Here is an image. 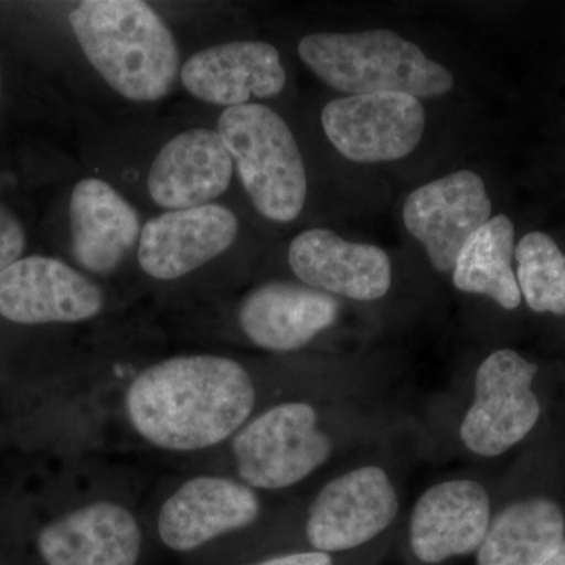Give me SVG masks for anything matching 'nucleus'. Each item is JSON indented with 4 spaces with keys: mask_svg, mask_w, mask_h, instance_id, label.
Masks as SVG:
<instances>
[{
    "mask_svg": "<svg viewBox=\"0 0 565 565\" xmlns=\"http://www.w3.org/2000/svg\"><path fill=\"white\" fill-rule=\"evenodd\" d=\"M243 364L225 356H177L137 375L126 396L129 419L150 444L196 451L236 433L255 407Z\"/></svg>",
    "mask_w": 565,
    "mask_h": 565,
    "instance_id": "1",
    "label": "nucleus"
},
{
    "mask_svg": "<svg viewBox=\"0 0 565 565\" xmlns=\"http://www.w3.org/2000/svg\"><path fill=\"white\" fill-rule=\"evenodd\" d=\"M82 51L125 98L162 99L180 73V50L162 18L140 0H88L70 13Z\"/></svg>",
    "mask_w": 565,
    "mask_h": 565,
    "instance_id": "2",
    "label": "nucleus"
},
{
    "mask_svg": "<svg viewBox=\"0 0 565 565\" xmlns=\"http://www.w3.org/2000/svg\"><path fill=\"white\" fill-rule=\"evenodd\" d=\"M299 55L319 79L351 96L407 93L434 98L455 88L448 68L393 31L311 33L300 41Z\"/></svg>",
    "mask_w": 565,
    "mask_h": 565,
    "instance_id": "3",
    "label": "nucleus"
},
{
    "mask_svg": "<svg viewBox=\"0 0 565 565\" xmlns=\"http://www.w3.org/2000/svg\"><path fill=\"white\" fill-rule=\"evenodd\" d=\"M217 132L259 214L274 222L294 221L307 200V173L299 145L280 115L262 104L228 107Z\"/></svg>",
    "mask_w": 565,
    "mask_h": 565,
    "instance_id": "4",
    "label": "nucleus"
},
{
    "mask_svg": "<svg viewBox=\"0 0 565 565\" xmlns=\"http://www.w3.org/2000/svg\"><path fill=\"white\" fill-rule=\"evenodd\" d=\"M332 440L307 403H282L234 437L237 471L252 489L280 490L303 481L332 456Z\"/></svg>",
    "mask_w": 565,
    "mask_h": 565,
    "instance_id": "5",
    "label": "nucleus"
},
{
    "mask_svg": "<svg viewBox=\"0 0 565 565\" xmlns=\"http://www.w3.org/2000/svg\"><path fill=\"white\" fill-rule=\"evenodd\" d=\"M537 364L512 349L487 356L476 371L473 403L460 424V440L479 457H498L525 440L541 418L533 384Z\"/></svg>",
    "mask_w": 565,
    "mask_h": 565,
    "instance_id": "6",
    "label": "nucleus"
},
{
    "mask_svg": "<svg viewBox=\"0 0 565 565\" xmlns=\"http://www.w3.org/2000/svg\"><path fill=\"white\" fill-rule=\"evenodd\" d=\"M322 126L349 161L390 162L418 147L426 111L422 102L407 93L344 96L323 107Z\"/></svg>",
    "mask_w": 565,
    "mask_h": 565,
    "instance_id": "7",
    "label": "nucleus"
},
{
    "mask_svg": "<svg viewBox=\"0 0 565 565\" xmlns=\"http://www.w3.org/2000/svg\"><path fill=\"white\" fill-rule=\"evenodd\" d=\"M399 497L377 465H364L322 487L308 512L307 535L318 552H348L370 544L393 525Z\"/></svg>",
    "mask_w": 565,
    "mask_h": 565,
    "instance_id": "8",
    "label": "nucleus"
},
{
    "mask_svg": "<svg viewBox=\"0 0 565 565\" xmlns=\"http://www.w3.org/2000/svg\"><path fill=\"white\" fill-rule=\"evenodd\" d=\"M492 215L484 181L470 170L427 182L405 200L403 217L438 273H451L467 241Z\"/></svg>",
    "mask_w": 565,
    "mask_h": 565,
    "instance_id": "9",
    "label": "nucleus"
},
{
    "mask_svg": "<svg viewBox=\"0 0 565 565\" xmlns=\"http://www.w3.org/2000/svg\"><path fill=\"white\" fill-rule=\"evenodd\" d=\"M103 303L102 288L58 259L29 256L0 273V316L11 322L87 321Z\"/></svg>",
    "mask_w": 565,
    "mask_h": 565,
    "instance_id": "10",
    "label": "nucleus"
},
{
    "mask_svg": "<svg viewBox=\"0 0 565 565\" xmlns=\"http://www.w3.org/2000/svg\"><path fill=\"white\" fill-rule=\"evenodd\" d=\"M490 522L492 504L484 486L473 479H449L424 490L416 500L408 542L422 563L440 564L478 552Z\"/></svg>",
    "mask_w": 565,
    "mask_h": 565,
    "instance_id": "11",
    "label": "nucleus"
},
{
    "mask_svg": "<svg viewBox=\"0 0 565 565\" xmlns=\"http://www.w3.org/2000/svg\"><path fill=\"white\" fill-rule=\"evenodd\" d=\"M239 222L222 204L169 211L141 228L139 263L158 280H177L232 247Z\"/></svg>",
    "mask_w": 565,
    "mask_h": 565,
    "instance_id": "12",
    "label": "nucleus"
},
{
    "mask_svg": "<svg viewBox=\"0 0 565 565\" xmlns=\"http://www.w3.org/2000/svg\"><path fill=\"white\" fill-rule=\"evenodd\" d=\"M288 259L300 281L330 296L373 302L392 288V262L382 248L348 243L330 230L300 233Z\"/></svg>",
    "mask_w": 565,
    "mask_h": 565,
    "instance_id": "13",
    "label": "nucleus"
},
{
    "mask_svg": "<svg viewBox=\"0 0 565 565\" xmlns=\"http://www.w3.org/2000/svg\"><path fill=\"white\" fill-rule=\"evenodd\" d=\"M262 504L255 490L217 476H199L162 505L159 535L177 552H192L230 531L243 530L258 519Z\"/></svg>",
    "mask_w": 565,
    "mask_h": 565,
    "instance_id": "14",
    "label": "nucleus"
},
{
    "mask_svg": "<svg viewBox=\"0 0 565 565\" xmlns=\"http://www.w3.org/2000/svg\"><path fill=\"white\" fill-rule=\"evenodd\" d=\"M182 85L215 106H245L252 96L274 98L285 90L280 54L264 41H234L193 54L181 68Z\"/></svg>",
    "mask_w": 565,
    "mask_h": 565,
    "instance_id": "15",
    "label": "nucleus"
},
{
    "mask_svg": "<svg viewBox=\"0 0 565 565\" xmlns=\"http://www.w3.org/2000/svg\"><path fill=\"white\" fill-rule=\"evenodd\" d=\"M233 170L221 134L191 129L163 145L156 156L148 192L152 202L169 211L206 206L230 188Z\"/></svg>",
    "mask_w": 565,
    "mask_h": 565,
    "instance_id": "16",
    "label": "nucleus"
},
{
    "mask_svg": "<svg viewBox=\"0 0 565 565\" xmlns=\"http://www.w3.org/2000/svg\"><path fill=\"white\" fill-rule=\"evenodd\" d=\"M340 315V302L310 286L273 281L245 297L239 322L248 340L270 352L299 351Z\"/></svg>",
    "mask_w": 565,
    "mask_h": 565,
    "instance_id": "17",
    "label": "nucleus"
},
{
    "mask_svg": "<svg viewBox=\"0 0 565 565\" xmlns=\"http://www.w3.org/2000/svg\"><path fill=\"white\" fill-rule=\"evenodd\" d=\"M141 533L120 504L95 503L44 527L41 556L50 565H136Z\"/></svg>",
    "mask_w": 565,
    "mask_h": 565,
    "instance_id": "18",
    "label": "nucleus"
},
{
    "mask_svg": "<svg viewBox=\"0 0 565 565\" xmlns=\"http://www.w3.org/2000/svg\"><path fill=\"white\" fill-rule=\"evenodd\" d=\"M70 222L74 258L93 274L117 269L140 239V218L132 204L98 178L77 182Z\"/></svg>",
    "mask_w": 565,
    "mask_h": 565,
    "instance_id": "19",
    "label": "nucleus"
},
{
    "mask_svg": "<svg viewBox=\"0 0 565 565\" xmlns=\"http://www.w3.org/2000/svg\"><path fill=\"white\" fill-rule=\"evenodd\" d=\"M564 541L563 508L550 498H525L492 519L478 565H544Z\"/></svg>",
    "mask_w": 565,
    "mask_h": 565,
    "instance_id": "20",
    "label": "nucleus"
},
{
    "mask_svg": "<svg viewBox=\"0 0 565 565\" xmlns=\"http://www.w3.org/2000/svg\"><path fill=\"white\" fill-rule=\"evenodd\" d=\"M514 223L508 215H494L463 245L452 281L459 291L492 299L504 310H515L522 303V292L512 259L515 255Z\"/></svg>",
    "mask_w": 565,
    "mask_h": 565,
    "instance_id": "21",
    "label": "nucleus"
},
{
    "mask_svg": "<svg viewBox=\"0 0 565 565\" xmlns=\"http://www.w3.org/2000/svg\"><path fill=\"white\" fill-rule=\"evenodd\" d=\"M516 282L534 313L565 316V255L548 234L527 233L515 248Z\"/></svg>",
    "mask_w": 565,
    "mask_h": 565,
    "instance_id": "22",
    "label": "nucleus"
},
{
    "mask_svg": "<svg viewBox=\"0 0 565 565\" xmlns=\"http://www.w3.org/2000/svg\"><path fill=\"white\" fill-rule=\"evenodd\" d=\"M25 247L21 222L7 207L0 206V273L20 262Z\"/></svg>",
    "mask_w": 565,
    "mask_h": 565,
    "instance_id": "23",
    "label": "nucleus"
},
{
    "mask_svg": "<svg viewBox=\"0 0 565 565\" xmlns=\"http://www.w3.org/2000/svg\"><path fill=\"white\" fill-rule=\"evenodd\" d=\"M255 565H333L332 556L323 552L291 553Z\"/></svg>",
    "mask_w": 565,
    "mask_h": 565,
    "instance_id": "24",
    "label": "nucleus"
},
{
    "mask_svg": "<svg viewBox=\"0 0 565 565\" xmlns=\"http://www.w3.org/2000/svg\"><path fill=\"white\" fill-rule=\"evenodd\" d=\"M544 565H565V541L563 542V545L557 548L555 555L550 557Z\"/></svg>",
    "mask_w": 565,
    "mask_h": 565,
    "instance_id": "25",
    "label": "nucleus"
}]
</instances>
